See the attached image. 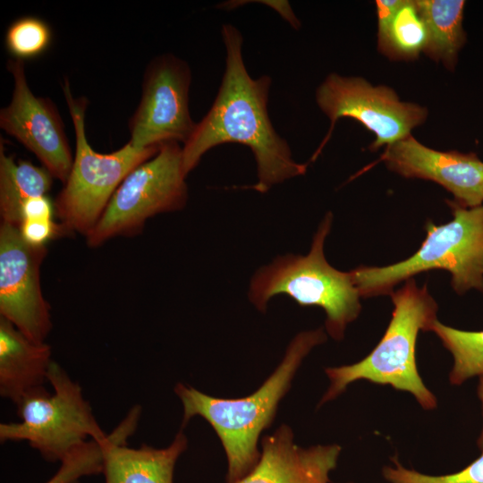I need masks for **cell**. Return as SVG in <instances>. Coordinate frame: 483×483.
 I'll return each mask as SVG.
<instances>
[{
  "label": "cell",
  "instance_id": "cell-17",
  "mask_svg": "<svg viewBox=\"0 0 483 483\" xmlns=\"http://www.w3.org/2000/svg\"><path fill=\"white\" fill-rule=\"evenodd\" d=\"M377 48L391 60L411 61L425 51L428 31L416 0H377Z\"/></svg>",
  "mask_w": 483,
  "mask_h": 483
},
{
  "label": "cell",
  "instance_id": "cell-24",
  "mask_svg": "<svg viewBox=\"0 0 483 483\" xmlns=\"http://www.w3.org/2000/svg\"><path fill=\"white\" fill-rule=\"evenodd\" d=\"M20 232L24 241L35 247H44L49 241L66 233L62 225L53 218L24 219Z\"/></svg>",
  "mask_w": 483,
  "mask_h": 483
},
{
  "label": "cell",
  "instance_id": "cell-15",
  "mask_svg": "<svg viewBox=\"0 0 483 483\" xmlns=\"http://www.w3.org/2000/svg\"><path fill=\"white\" fill-rule=\"evenodd\" d=\"M261 446L256 466L236 483H329L342 450L335 444L302 448L286 425L264 436Z\"/></svg>",
  "mask_w": 483,
  "mask_h": 483
},
{
  "label": "cell",
  "instance_id": "cell-12",
  "mask_svg": "<svg viewBox=\"0 0 483 483\" xmlns=\"http://www.w3.org/2000/svg\"><path fill=\"white\" fill-rule=\"evenodd\" d=\"M6 68L14 88L11 102L0 111V127L32 152L54 178L64 183L73 157L64 123L55 103L30 90L24 61L11 58Z\"/></svg>",
  "mask_w": 483,
  "mask_h": 483
},
{
  "label": "cell",
  "instance_id": "cell-21",
  "mask_svg": "<svg viewBox=\"0 0 483 483\" xmlns=\"http://www.w3.org/2000/svg\"><path fill=\"white\" fill-rule=\"evenodd\" d=\"M53 32L49 24L36 16H22L7 28L4 46L14 59L25 61L43 55L51 46Z\"/></svg>",
  "mask_w": 483,
  "mask_h": 483
},
{
  "label": "cell",
  "instance_id": "cell-22",
  "mask_svg": "<svg viewBox=\"0 0 483 483\" xmlns=\"http://www.w3.org/2000/svg\"><path fill=\"white\" fill-rule=\"evenodd\" d=\"M60 462L55 474L45 483H78L82 477L102 473V446L95 440H87L72 449Z\"/></svg>",
  "mask_w": 483,
  "mask_h": 483
},
{
  "label": "cell",
  "instance_id": "cell-25",
  "mask_svg": "<svg viewBox=\"0 0 483 483\" xmlns=\"http://www.w3.org/2000/svg\"><path fill=\"white\" fill-rule=\"evenodd\" d=\"M54 203L47 195L29 199L21 210V222L24 219L53 218Z\"/></svg>",
  "mask_w": 483,
  "mask_h": 483
},
{
  "label": "cell",
  "instance_id": "cell-1",
  "mask_svg": "<svg viewBox=\"0 0 483 483\" xmlns=\"http://www.w3.org/2000/svg\"><path fill=\"white\" fill-rule=\"evenodd\" d=\"M221 35L226 52L224 76L212 106L183 144V171L188 175L203 155L218 145L240 143L251 149L257 164L258 182L251 188L264 193L304 174L308 164L292 158L286 140L274 129L267 112L271 78L250 77L239 30L224 24Z\"/></svg>",
  "mask_w": 483,
  "mask_h": 483
},
{
  "label": "cell",
  "instance_id": "cell-20",
  "mask_svg": "<svg viewBox=\"0 0 483 483\" xmlns=\"http://www.w3.org/2000/svg\"><path fill=\"white\" fill-rule=\"evenodd\" d=\"M452 353L453 366L449 374L453 386L483 376V331H465L445 326L437 319L431 330Z\"/></svg>",
  "mask_w": 483,
  "mask_h": 483
},
{
  "label": "cell",
  "instance_id": "cell-14",
  "mask_svg": "<svg viewBox=\"0 0 483 483\" xmlns=\"http://www.w3.org/2000/svg\"><path fill=\"white\" fill-rule=\"evenodd\" d=\"M140 416V407H133L100 444L106 483H173L175 463L187 448V438L181 429L165 448L146 445L140 448L128 447L126 440L135 431Z\"/></svg>",
  "mask_w": 483,
  "mask_h": 483
},
{
  "label": "cell",
  "instance_id": "cell-23",
  "mask_svg": "<svg viewBox=\"0 0 483 483\" xmlns=\"http://www.w3.org/2000/svg\"><path fill=\"white\" fill-rule=\"evenodd\" d=\"M394 466H385L382 474L390 483H483L482 454L463 470L455 473L432 476L404 468L396 457L391 459Z\"/></svg>",
  "mask_w": 483,
  "mask_h": 483
},
{
  "label": "cell",
  "instance_id": "cell-5",
  "mask_svg": "<svg viewBox=\"0 0 483 483\" xmlns=\"http://www.w3.org/2000/svg\"><path fill=\"white\" fill-rule=\"evenodd\" d=\"M453 219L435 225L428 221L426 238L405 260L386 267H360L352 270L360 297L391 294L394 287L419 273L442 269L452 275L453 290L483 292V205L464 208L447 200Z\"/></svg>",
  "mask_w": 483,
  "mask_h": 483
},
{
  "label": "cell",
  "instance_id": "cell-4",
  "mask_svg": "<svg viewBox=\"0 0 483 483\" xmlns=\"http://www.w3.org/2000/svg\"><path fill=\"white\" fill-rule=\"evenodd\" d=\"M332 221L329 212L320 223L307 255L279 256L259 268L250 281L248 297L262 312L278 294L288 295L302 307H319L326 316L327 333L341 340L346 326L360 312L361 297L352 271H340L325 258L324 243Z\"/></svg>",
  "mask_w": 483,
  "mask_h": 483
},
{
  "label": "cell",
  "instance_id": "cell-7",
  "mask_svg": "<svg viewBox=\"0 0 483 483\" xmlns=\"http://www.w3.org/2000/svg\"><path fill=\"white\" fill-rule=\"evenodd\" d=\"M44 386L32 390L17 404L18 422L0 424V441H27L48 462L61 461L72 449L88 440L107 438L95 419L80 385L64 369L51 362Z\"/></svg>",
  "mask_w": 483,
  "mask_h": 483
},
{
  "label": "cell",
  "instance_id": "cell-3",
  "mask_svg": "<svg viewBox=\"0 0 483 483\" xmlns=\"http://www.w3.org/2000/svg\"><path fill=\"white\" fill-rule=\"evenodd\" d=\"M390 295L394 309L383 337L360 361L326 369L330 386L319 405L337 397L351 383L363 379L409 392L425 410L436 408V397L418 372L415 352L419 332L430 331L437 319V304L427 285L419 287L414 278Z\"/></svg>",
  "mask_w": 483,
  "mask_h": 483
},
{
  "label": "cell",
  "instance_id": "cell-13",
  "mask_svg": "<svg viewBox=\"0 0 483 483\" xmlns=\"http://www.w3.org/2000/svg\"><path fill=\"white\" fill-rule=\"evenodd\" d=\"M378 161L403 177L440 184L464 208L483 203V162L474 153L435 150L409 135L386 146Z\"/></svg>",
  "mask_w": 483,
  "mask_h": 483
},
{
  "label": "cell",
  "instance_id": "cell-16",
  "mask_svg": "<svg viewBox=\"0 0 483 483\" xmlns=\"http://www.w3.org/2000/svg\"><path fill=\"white\" fill-rule=\"evenodd\" d=\"M51 347L26 336L0 317V394L16 405L34 389L44 386Z\"/></svg>",
  "mask_w": 483,
  "mask_h": 483
},
{
  "label": "cell",
  "instance_id": "cell-6",
  "mask_svg": "<svg viewBox=\"0 0 483 483\" xmlns=\"http://www.w3.org/2000/svg\"><path fill=\"white\" fill-rule=\"evenodd\" d=\"M63 82L75 131L76 152L68 178L54 201L55 213L66 233H77L87 237L126 176L153 157L160 148L140 149L127 142L108 154L95 151L85 131L88 99L73 97L67 78Z\"/></svg>",
  "mask_w": 483,
  "mask_h": 483
},
{
  "label": "cell",
  "instance_id": "cell-10",
  "mask_svg": "<svg viewBox=\"0 0 483 483\" xmlns=\"http://www.w3.org/2000/svg\"><path fill=\"white\" fill-rule=\"evenodd\" d=\"M189 64L173 54L156 56L148 64L140 103L130 118V140L140 149L160 148L190 139L196 123L191 116Z\"/></svg>",
  "mask_w": 483,
  "mask_h": 483
},
{
  "label": "cell",
  "instance_id": "cell-26",
  "mask_svg": "<svg viewBox=\"0 0 483 483\" xmlns=\"http://www.w3.org/2000/svg\"><path fill=\"white\" fill-rule=\"evenodd\" d=\"M478 395L481 402L482 413H483V376L479 377V386H478ZM478 445L483 451V428H482L480 436L478 439Z\"/></svg>",
  "mask_w": 483,
  "mask_h": 483
},
{
  "label": "cell",
  "instance_id": "cell-18",
  "mask_svg": "<svg viewBox=\"0 0 483 483\" xmlns=\"http://www.w3.org/2000/svg\"><path fill=\"white\" fill-rule=\"evenodd\" d=\"M0 144V216L1 223L20 228L21 210L30 198L46 195L52 187L53 176L43 166L29 161L16 162Z\"/></svg>",
  "mask_w": 483,
  "mask_h": 483
},
{
  "label": "cell",
  "instance_id": "cell-2",
  "mask_svg": "<svg viewBox=\"0 0 483 483\" xmlns=\"http://www.w3.org/2000/svg\"><path fill=\"white\" fill-rule=\"evenodd\" d=\"M326 340L323 328L298 334L274 373L246 397L216 398L184 384L175 386L174 392L183 407L182 426L192 417L200 416L220 438L227 458V483H236L256 466L261 432L271 425L302 360Z\"/></svg>",
  "mask_w": 483,
  "mask_h": 483
},
{
  "label": "cell",
  "instance_id": "cell-8",
  "mask_svg": "<svg viewBox=\"0 0 483 483\" xmlns=\"http://www.w3.org/2000/svg\"><path fill=\"white\" fill-rule=\"evenodd\" d=\"M182 147L164 143L150 159L138 165L112 196L99 221L87 235L89 247H98L112 238L133 236L148 219L178 211L188 199Z\"/></svg>",
  "mask_w": 483,
  "mask_h": 483
},
{
  "label": "cell",
  "instance_id": "cell-11",
  "mask_svg": "<svg viewBox=\"0 0 483 483\" xmlns=\"http://www.w3.org/2000/svg\"><path fill=\"white\" fill-rule=\"evenodd\" d=\"M47 253V246L27 243L19 227L1 223L0 317L39 343L52 329L50 306L40 284V266Z\"/></svg>",
  "mask_w": 483,
  "mask_h": 483
},
{
  "label": "cell",
  "instance_id": "cell-19",
  "mask_svg": "<svg viewBox=\"0 0 483 483\" xmlns=\"http://www.w3.org/2000/svg\"><path fill=\"white\" fill-rule=\"evenodd\" d=\"M428 31L424 51L428 57L441 62L447 69L455 67L458 53L466 41L462 28V0H416Z\"/></svg>",
  "mask_w": 483,
  "mask_h": 483
},
{
  "label": "cell",
  "instance_id": "cell-9",
  "mask_svg": "<svg viewBox=\"0 0 483 483\" xmlns=\"http://www.w3.org/2000/svg\"><path fill=\"white\" fill-rule=\"evenodd\" d=\"M316 100L331 123L311 160L318 157L340 118L357 120L373 132L376 140L369 148L376 150L411 135V130L422 124L428 116L425 107L401 101L388 87L373 86L362 78L336 73L329 74L320 84Z\"/></svg>",
  "mask_w": 483,
  "mask_h": 483
}]
</instances>
